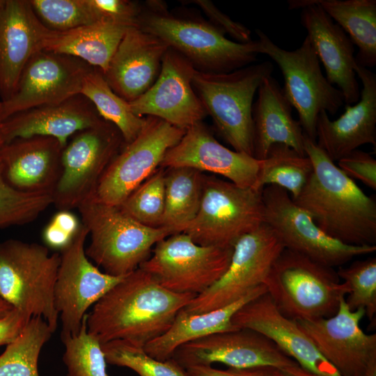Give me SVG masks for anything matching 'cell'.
Masks as SVG:
<instances>
[{
	"instance_id": "obj_1",
	"label": "cell",
	"mask_w": 376,
	"mask_h": 376,
	"mask_svg": "<svg viewBox=\"0 0 376 376\" xmlns=\"http://www.w3.org/2000/svg\"><path fill=\"white\" fill-rule=\"evenodd\" d=\"M196 296L169 291L139 267L93 305L87 313V331L101 345L123 340L143 347L164 334Z\"/></svg>"
},
{
	"instance_id": "obj_2",
	"label": "cell",
	"mask_w": 376,
	"mask_h": 376,
	"mask_svg": "<svg viewBox=\"0 0 376 376\" xmlns=\"http://www.w3.org/2000/svg\"><path fill=\"white\" fill-rule=\"evenodd\" d=\"M304 145L313 172L292 201L334 239L353 246H376L375 198L367 196L305 134Z\"/></svg>"
},
{
	"instance_id": "obj_3",
	"label": "cell",
	"mask_w": 376,
	"mask_h": 376,
	"mask_svg": "<svg viewBox=\"0 0 376 376\" xmlns=\"http://www.w3.org/2000/svg\"><path fill=\"white\" fill-rule=\"evenodd\" d=\"M137 26L161 39L198 71L230 72L254 63L257 40L240 43L201 16L173 13L165 2L150 0L141 4Z\"/></svg>"
},
{
	"instance_id": "obj_4",
	"label": "cell",
	"mask_w": 376,
	"mask_h": 376,
	"mask_svg": "<svg viewBox=\"0 0 376 376\" xmlns=\"http://www.w3.org/2000/svg\"><path fill=\"white\" fill-rule=\"evenodd\" d=\"M264 285L278 309L295 321L334 315L349 287L336 271L284 248Z\"/></svg>"
},
{
	"instance_id": "obj_5",
	"label": "cell",
	"mask_w": 376,
	"mask_h": 376,
	"mask_svg": "<svg viewBox=\"0 0 376 376\" xmlns=\"http://www.w3.org/2000/svg\"><path fill=\"white\" fill-rule=\"evenodd\" d=\"M273 70L272 63L264 61L226 73L194 72L192 86L207 115L237 152L253 156V100Z\"/></svg>"
},
{
	"instance_id": "obj_6",
	"label": "cell",
	"mask_w": 376,
	"mask_h": 376,
	"mask_svg": "<svg viewBox=\"0 0 376 376\" xmlns=\"http://www.w3.org/2000/svg\"><path fill=\"white\" fill-rule=\"evenodd\" d=\"M77 209L91 237L85 249L87 257L113 276H124L138 269L150 256L155 245L171 235L164 228L141 224L118 206L94 197Z\"/></svg>"
},
{
	"instance_id": "obj_7",
	"label": "cell",
	"mask_w": 376,
	"mask_h": 376,
	"mask_svg": "<svg viewBox=\"0 0 376 376\" xmlns=\"http://www.w3.org/2000/svg\"><path fill=\"white\" fill-rule=\"evenodd\" d=\"M61 255L35 242H0V297L31 317L42 318L54 332L59 318L54 288Z\"/></svg>"
},
{
	"instance_id": "obj_8",
	"label": "cell",
	"mask_w": 376,
	"mask_h": 376,
	"mask_svg": "<svg viewBox=\"0 0 376 376\" xmlns=\"http://www.w3.org/2000/svg\"><path fill=\"white\" fill-rule=\"evenodd\" d=\"M256 33L258 54L267 55L280 68L284 79L283 93L297 110L304 134L315 141L319 113L325 111L335 114L344 102L343 93L323 75L307 36L297 49L288 51L277 46L262 31L256 29Z\"/></svg>"
},
{
	"instance_id": "obj_9",
	"label": "cell",
	"mask_w": 376,
	"mask_h": 376,
	"mask_svg": "<svg viewBox=\"0 0 376 376\" xmlns=\"http://www.w3.org/2000/svg\"><path fill=\"white\" fill-rule=\"evenodd\" d=\"M262 192L205 176L198 212L183 233L199 245L233 247L265 223Z\"/></svg>"
},
{
	"instance_id": "obj_10",
	"label": "cell",
	"mask_w": 376,
	"mask_h": 376,
	"mask_svg": "<svg viewBox=\"0 0 376 376\" xmlns=\"http://www.w3.org/2000/svg\"><path fill=\"white\" fill-rule=\"evenodd\" d=\"M116 126L103 120L74 134L61 155V172L52 193L58 210H70L95 196L99 181L125 145Z\"/></svg>"
},
{
	"instance_id": "obj_11",
	"label": "cell",
	"mask_w": 376,
	"mask_h": 376,
	"mask_svg": "<svg viewBox=\"0 0 376 376\" xmlns=\"http://www.w3.org/2000/svg\"><path fill=\"white\" fill-rule=\"evenodd\" d=\"M232 253L233 247L199 245L180 233L158 242L139 267L169 291L197 296L224 274Z\"/></svg>"
},
{
	"instance_id": "obj_12",
	"label": "cell",
	"mask_w": 376,
	"mask_h": 376,
	"mask_svg": "<svg viewBox=\"0 0 376 376\" xmlns=\"http://www.w3.org/2000/svg\"><path fill=\"white\" fill-rule=\"evenodd\" d=\"M267 224L240 237L233 246L224 274L184 308L189 313L211 311L234 303L264 284L274 263L284 249Z\"/></svg>"
},
{
	"instance_id": "obj_13",
	"label": "cell",
	"mask_w": 376,
	"mask_h": 376,
	"mask_svg": "<svg viewBox=\"0 0 376 376\" xmlns=\"http://www.w3.org/2000/svg\"><path fill=\"white\" fill-rule=\"evenodd\" d=\"M262 195L265 223L274 230L285 249L332 268L376 251V246L349 245L327 235L284 189L268 185L263 188Z\"/></svg>"
},
{
	"instance_id": "obj_14",
	"label": "cell",
	"mask_w": 376,
	"mask_h": 376,
	"mask_svg": "<svg viewBox=\"0 0 376 376\" xmlns=\"http://www.w3.org/2000/svg\"><path fill=\"white\" fill-rule=\"evenodd\" d=\"M185 132L160 118L146 116L138 136L124 145L104 171L94 198L119 206L159 169L166 151L180 141Z\"/></svg>"
},
{
	"instance_id": "obj_15",
	"label": "cell",
	"mask_w": 376,
	"mask_h": 376,
	"mask_svg": "<svg viewBox=\"0 0 376 376\" xmlns=\"http://www.w3.org/2000/svg\"><path fill=\"white\" fill-rule=\"evenodd\" d=\"M88 229L81 226L60 253L54 288L55 306L61 321V340L79 333L86 311L124 276L101 272L86 254Z\"/></svg>"
},
{
	"instance_id": "obj_16",
	"label": "cell",
	"mask_w": 376,
	"mask_h": 376,
	"mask_svg": "<svg viewBox=\"0 0 376 376\" xmlns=\"http://www.w3.org/2000/svg\"><path fill=\"white\" fill-rule=\"evenodd\" d=\"M365 310L352 311L343 297L329 318L296 321L341 376H376V334L360 327Z\"/></svg>"
},
{
	"instance_id": "obj_17",
	"label": "cell",
	"mask_w": 376,
	"mask_h": 376,
	"mask_svg": "<svg viewBox=\"0 0 376 376\" xmlns=\"http://www.w3.org/2000/svg\"><path fill=\"white\" fill-rule=\"evenodd\" d=\"M93 68L71 56L38 52L23 69L14 93L1 102L0 120L79 95L84 78Z\"/></svg>"
},
{
	"instance_id": "obj_18",
	"label": "cell",
	"mask_w": 376,
	"mask_h": 376,
	"mask_svg": "<svg viewBox=\"0 0 376 376\" xmlns=\"http://www.w3.org/2000/svg\"><path fill=\"white\" fill-rule=\"evenodd\" d=\"M172 359L185 369L221 363L233 368H287L299 365L273 341L247 328L215 333L178 347Z\"/></svg>"
},
{
	"instance_id": "obj_19",
	"label": "cell",
	"mask_w": 376,
	"mask_h": 376,
	"mask_svg": "<svg viewBox=\"0 0 376 376\" xmlns=\"http://www.w3.org/2000/svg\"><path fill=\"white\" fill-rule=\"evenodd\" d=\"M192 64L171 48L166 52L153 85L128 102L133 113L160 118L187 130L202 122L207 113L192 86Z\"/></svg>"
},
{
	"instance_id": "obj_20",
	"label": "cell",
	"mask_w": 376,
	"mask_h": 376,
	"mask_svg": "<svg viewBox=\"0 0 376 376\" xmlns=\"http://www.w3.org/2000/svg\"><path fill=\"white\" fill-rule=\"evenodd\" d=\"M261 163L253 156L223 146L201 122L188 128L180 141L166 151L160 167L210 172L240 187L256 189Z\"/></svg>"
},
{
	"instance_id": "obj_21",
	"label": "cell",
	"mask_w": 376,
	"mask_h": 376,
	"mask_svg": "<svg viewBox=\"0 0 376 376\" xmlns=\"http://www.w3.org/2000/svg\"><path fill=\"white\" fill-rule=\"evenodd\" d=\"M288 2L289 9L301 8V24L324 65L327 81L337 86L346 105L357 103L360 91L354 70V44L350 38L315 0Z\"/></svg>"
},
{
	"instance_id": "obj_22",
	"label": "cell",
	"mask_w": 376,
	"mask_h": 376,
	"mask_svg": "<svg viewBox=\"0 0 376 376\" xmlns=\"http://www.w3.org/2000/svg\"><path fill=\"white\" fill-rule=\"evenodd\" d=\"M51 30L36 14L30 0H0V100L14 93L30 58L44 49Z\"/></svg>"
},
{
	"instance_id": "obj_23",
	"label": "cell",
	"mask_w": 376,
	"mask_h": 376,
	"mask_svg": "<svg viewBox=\"0 0 376 376\" xmlns=\"http://www.w3.org/2000/svg\"><path fill=\"white\" fill-rule=\"evenodd\" d=\"M237 328L260 332L304 369L318 376H341L318 352L297 322L285 316L265 292L241 307L232 318Z\"/></svg>"
},
{
	"instance_id": "obj_24",
	"label": "cell",
	"mask_w": 376,
	"mask_h": 376,
	"mask_svg": "<svg viewBox=\"0 0 376 376\" xmlns=\"http://www.w3.org/2000/svg\"><path fill=\"white\" fill-rule=\"evenodd\" d=\"M354 70L363 85L359 101L336 120L325 111L317 118L315 142L333 162L364 144L376 148V75L357 63Z\"/></svg>"
},
{
	"instance_id": "obj_25",
	"label": "cell",
	"mask_w": 376,
	"mask_h": 376,
	"mask_svg": "<svg viewBox=\"0 0 376 376\" xmlns=\"http://www.w3.org/2000/svg\"><path fill=\"white\" fill-rule=\"evenodd\" d=\"M169 48L155 36L132 26L123 37L104 77L118 95L132 102L155 82Z\"/></svg>"
},
{
	"instance_id": "obj_26",
	"label": "cell",
	"mask_w": 376,
	"mask_h": 376,
	"mask_svg": "<svg viewBox=\"0 0 376 376\" xmlns=\"http://www.w3.org/2000/svg\"><path fill=\"white\" fill-rule=\"evenodd\" d=\"M63 149L57 139L45 136L6 143L0 152L6 180L19 191L52 195L61 175Z\"/></svg>"
},
{
	"instance_id": "obj_27",
	"label": "cell",
	"mask_w": 376,
	"mask_h": 376,
	"mask_svg": "<svg viewBox=\"0 0 376 376\" xmlns=\"http://www.w3.org/2000/svg\"><path fill=\"white\" fill-rule=\"evenodd\" d=\"M103 119L84 95L61 103L33 108L3 120L7 143L19 138L50 136L63 146L76 133L95 126Z\"/></svg>"
},
{
	"instance_id": "obj_28",
	"label": "cell",
	"mask_w": 376,
	"mask_h": 376,
	"mask_svg": "<svg viewBox=\"0 0 376 376\" xmlns=\"http://www.w3.org/2000/svg\"><path fill=\"white\" fill-rule=\"evenodd\" d=\"M258 97L253 103V157L264 159L270 147L285 144L301 155L306 156L301 125L292 115V107L278 81L266 77L258 88Z\"/></svg>"
},
{
	"instance_id": "obj_29",
	"label": "cell",
	"mask_w": 376,
	"mask_h": 376,
	"mask_svg": "<svg viewBox=\"0 0 376 376\" xmlns=\"http://www.w3.org/2000/svg\"><path fill=\"white\" fill-rule=\"evenodd\" d=\"M265 292L267 289L263 284L237 301L211 311L192 314L182 308L169 329L146 344L143 349L150 357L166 361L182 345L215 333L237 329L232 323L235 313L247 302Z\"/></svg>"
},
{
	"instance_id": "obj_30",
	"label": "cell",
	"mask_w": 376,
	"mask_h": 376,
	"mask_svg": "<svg viewBox=\"0 0 376 376\" xmlns=\"http://www.w3.org/2000/svg\"><path fill=\"white\" fill-rule=\"evenodd\" d=\"M132 26L100 20L64 31L51 30L44 49L77 58L104 74L125 33Z\"/></svg>"
},
{
	"instance_id": "obj_31",
	"label": "cell",
	"mask_w": 376,
	"mask_h": 376,
	"mask_svg": "<svg viewBox=\"0 0 376 376\" xmlns=\"http://www.w3.org/2000/svg\"><path fill=\"white\" fill-rule=\"evenodd\" d=\"M349 35L359 51L356 63L364 68L376 64V1L315 0Z\"/></svg>"
},
{
	"instance_id": "obj_32",
	"label": "cell",
	"mask_w": 376,
	"mask_h": 376,
	"mask_svg": "<svg viewBox=\"0 0 376 376\" xmlns=\"http://www.w3.org/2000/svg\"><path fill=\"white\" fill-rule=\"evenodd\" d=\"M205 175L186 167L165 170V204L161 228L171 235L183 233L201 205Z\"/></svg>"
},
{
	"instance_id": "obj_33",
	"label": "cell",
	"mask_w": 376,
	"mask_h": 376,
	"mask_svg": "<svg viewBox=\"0 0 376 376\" xmlns=\"http://www.w3.org/2000/svg\"><path fill=\"white\" fill-rule=\"evenodd\" d=\"M80 94L93 104L103 120L117 127L125 144L132 141L141 131L146 117L132 113L129 103L111 88L99 69L93 68L85 75Z\"/></svg>"
},
{
	"instance_id": "obj_34",
	"label": "cell",
	"mask_w": 376,
	"mask_h": 376,
	"mask_svg": "<svg viewBox=\"0 0 376 376\" xmlns=\"http://www.w3.org/2000/svg\"><path fill=\"white\" fill-rule=\"evenodd\" d=\"M313 172L309 157L297 153L290 147L282 144L272 145L262 160L256 189L263 190L274 185L286 190L292 199L300 194Z\"/></svg>"
},
{
	"instance_id": "obj_35",
	"label": "cell",
	"mask_w": 376,
	"mask_h": 376,
	"mask_svg": "<svg viewBox=\"0 0 376 376\" xmlns=\"http://www.w3.org/2000/svg\"><path fill=\"white\" fill-rule=\"evenodd\" d=\"M53 334L42 318L32 317L0 355V376H39V355Z\"/></svg>"
},
{
	"instance_id": "obj_36",
	"label": "cell",
	"mask_w": 376,
	"mask_h": 376,
	"mask_svg": "<svg viewBox=\"0 0 376 376\" xmlns=\"http://www.w3.org/2000/svg\"><path fill=\"white\" fill-rule=\"evenodd\" d=\"M102 348L107 363L128 368L139 376H187L186 369L172 358L157 360L143 347L127 340H111L102 344Z\"/></svg>"
},
{
	"instance_id": "obj_37",
	"label": "cell",
	"mask_w": 376,
	"mask_h": 376,
	"mask_svg": "<svg viewBox=\"0 0 376 376\" xmlns=\"http://www.w3.org/2000/svg\"><path fill=\"white\" fill-rule=\"evenodd\" d=\"M87 314L76 335L62 339L68 376H109L106 359L98 339L87 331Z\"/></svg>"
},
{
	"instance_id": "obj_38",
	"label": "cell",
	"mask_w": 376,
	"mask_h": 376,
	"mask_svg": "<svg viewBox=\"0 0 376 376\" xmlns=\"http://www.w3.org/2000/svg\"><path fill=\"white\" fill-rule=\"evenodd\" d=\"M165 170L161 167L134 190L118 206L136 221L161 228L165 204Z\"/></svg>"
},
{
	"instance_id": "obj_39",
	"label": "cell",
	"mask_w": 376,
	"mask_h": 376,
	"mask_svg": "<svg viewBox=\"0 0 376 376\" xmlns=\"http://www.w3.org/2000/svg\"><path fill=\"white\" fill-rule=\"evenodd\" d=\"M52 204V194L25 192L10 185L0 164V228L29 224Z\"/></svg>"
},
{
	"instance_id": "obj_40",
	"label": "cell",
	"mask_w": 376,
	"mask_h": 376,
	"mask_svg": "<svg viewBox=\"0 0 376 376\" xmlns=\"http://www.w3.org/2000/svg\"><path fill=\"white\" fill-rule=\"evenodd\" d=\"M336 273L346 283L349 292L345 301L352 311L365 310V315L375 324L376 314V258L356 260L347 267H340Z\"/></svg>"
},
{
	"instance_id": "obj_41",
	"label": "cell",
	"mask_w": 376,
	"mask_h": 376,
	"mask_svg": "<svg viewBox=\"0 0 376 376\" xmlns=\"http://www.w3.org/2000/svg\"><path fill=\"white\" fill-rule=\"evenodd\" d=\"M49 29L64 31L100 21L90 0H30Z\"/></svg>"
},
{
	"instance_id": "obj_42",
	"label": "cell",
	"mask_w": 376,
	"mask_h": 376,
	"mask_svg": "<svg viewBox=\"0 0 376 376\" xmlns=\"http://www.w3.org/2000/svg\"><path fill=\"white\" fill-rule=\"evenodd\" d=\"M338 167L348 177L376 189V160L369 153L354 150L337 161Z\"/></svg>"
},
{
	"instance_id": "obj_43",
	"label": "cell",
	"mask_w": 376,
	"mask_h": 376,
	"mask_svg": "<svg viewBox=\"0 0 376 376\" xmlns=\"http://www.w3.org/2000/svg\"><path fill=\"white\" fill-rule=\"evenodd\" d=\"M100 20L137 26L141 4L129 0H90Z\"/></svg>"
},
{
	"instance_id": "obj_44",
	"label": "cell",
	"mask_w": 376,
	"mask_h": 376,
	"mask_svg": "<svg viewBox=\"0 0 376 376\" xmlns=\"http://www.w3.org/2000/svg\"><path fill=\"white\" fill-rule=\"evenodd\" d=\"M187 3L198 6L209 19V22L235 39V42L246 43L251 41V31L241 23L233 20L207 0H191Z\"/></svg>"
},
{
	"instance_id": "obj_45",
	"label": "cell",
	"mask_w": 376,
	"mask_h": 376,
	"mask_svg": "<svg viewBox=\"0 0 376 376\" xmlns=\"http://www.w3.org/2000/svg\"><path fill=\"white\" fill-rule=\"evenodd\" d=\"M31 317L16 308L0 320V346L7 345L20 334Z\"/></svg>"
},
{
	"instance_id": "obj_46",
	"label": "cell",
	"mask_w": 376,
	"mask_h": 376,
	"mask_svg": "<svg viewBox=\"0 0 376 376\" xmlns=\"http://www.w3.org/2000/svg\"><path fill=\"white\" fill-rule=\"evenodd\" d=\"M272 368L217 369L211 366H196L186 368L187 376H272Z\"/></svg>"
},
{
	"instance_id": "obj_47",
	"label": "cell",
	"mask_w": 376,
	"mask_h": 376,
	"mask_svg": "<svg viewBox=\"0 0 376 376\" xmlns=\"http://www.w3.org/2000/svg\"><path fill=\"white\" fill-rule=\"evenodd\" d=\"M74 237L52 221L47 224L42 232V238L46 245L61 251L71 242Z\"/></svg>"
},
{
	"instance_id": "obj_48",
	"label": "cell",
	"mask_w": 376,
	"mask_h": 376,
	"mask_svg": "<svg viewBox=\"0 0 376 376\" xmlns=\"http://www.w3.org/2000/svg\"><path fill=\"white\" fill-rule=\"evenodd\" d=\"M50 221L73 236L81 226V222L70 210H58Z\"/></svg>"
},
{
	"instance_id": "obj_49",
	"label": "cell",
	"mask_w": 376,
	"mask_h": 376,
	"mask_svg": "<svg viewBox=\"0 0 376 376\" xmlns=\"http://www.w3.org/2000/svg\"><path fill=\"white\" fill-rule=\"evenodd\" d=\"M272 376H318L312 373L299 365L287 368H272Z\"/></svg>"
},
{
	"instance_id": "obj_50",
	"label": "cell",
	"mask_w": 376,
	"mask_h": 376,
	"mask_svg": "<svg viewBox=\"0 0 376 376\" xmlns=\"http://www.w3.org/2000/svg\"><path fill=\"white\" fill-rule=\"evenodd\" d=\"M13 308L0 297V320L3 318Z\"/></svg>"
},
{
	"instance_id": "obj_51",
	"label": "cell",
	"mask_w": 376,
	"mask_h": 376,
	"mask_svg": "<svg viewBox=\"0 0 376 376\" xmlns=\"http://www.w3.org/2000/svg\"><path fill=\"white\" fill-rule=\"evenodd\" d=\"M7 143L3 121L0 120V152L4 145Z\"/></svg>"
},
{
	"instance_id": "obj_52",
	"label": "cell",
	"mask_w": 376,
	"mask_h": 376,
	"mask_svg": "<svg viewBox=\"0 0 376 376\" xmlns=\"http://www.w3.org/2000/svg\"><path fill=\"white\" fill-rule=\"evenodd\" d=\"M1 101L0 100V109H1Z\"/></svg>"
}]
</instances>
